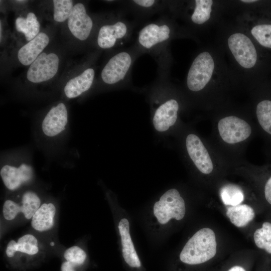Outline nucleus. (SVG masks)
Listing matches in <instances>:
<instances>
[{"instance_id": "1", "label": "nucleus", "mask_w": 271, "mask_h": 271, "mask_svg": "<svg viewBox=\"0 0 271 271\" xmlns=\"http://www.w3.org/2000/svg\"><path fill=\"white\" fill-rule=\"evenodd\" d=\"M217 44L236 82L253 86L268 77L271 55L262 51L235 21L218 24Z\"/></svg>"}, {"instance_id": "2", "label": "nucleus", "mask_w": 271, "mask_h": 271, "mask_svg": "<svg viewBox=\"0 0 271 271\" xmlns=\"http://www.w3.org/2000/svg\"><path fill=\"white\" fill-rule=\"evenodd\" d=\"M188 90L193 93L217 92L236 82L221 48L207 46L197 51L185 78Z\"/></svg>"}, {"instance_id": "3", "label": "nucleus", "mask_w": 271, "mask_h": 271, "mask_svg": "<svg viewBox=\"0 0 271 271\" xmlns=\"http://www.w3.org/2000/svg\"><path fill=\"white\" fill-rule=\"evenodd\" d=\"M176 38H196L184 26L178 25L173 18H164L145 25L140 30L137 39V49L139 52L152 55L167 71L172 62L169 49L171 41Z\"/></svg>"}, {"instance_id": "4", "label": "nucleus", "mask_w": 271, "mask_h": 271, "mask_svg": "<svg viewBox=\"0 0 271 271\" xmlns=\"http://www.w3.org/2000/svg\"><path fill=\"white\" fill-rule=\"evenodd\" d=\"M169 7L173 17L182 20L185 28L195 37L197 32L217 26L231 8L230 1L218 0L173 1Z\"/></svg>"}, {"instance_id": "5", "label": "nucleus", "mask_w": 271, "mask_h": 271, "mask_svg": "<svg viewBox=\"0 0 271 271\" xmlns=\"http://www.w3.org/2000/svg\"><path fill=\"white\" fill-rule=\"evenodd\" d=\"M217 243L214 231L203 228L187 241L180 254V259L188 264H198L213 258L216 253Z\"/></svg>"}, {"instance_id": "6", "label": "nucleus", "mask_w": 271, "mask_h": 271, "mask_svg": "<svg viewBox=\"0 0 271 271\" xmlns=\"http://www.w3.org/2000/svg\"><path fill=\"white\" fill-rule=\"evenodd\" d=\"M234 21L262 51L271 55V17L238 12Z\"/></svg>"}, {"instance_id": "7", "label": "nucleus", "mask_w": 271, "mask_h": 271, "mask_svg": "<svg viewBox=\"0 0 271 271\" xmlns=\"http://www.w3.org/2000/svg\"><path fill=\"white\" fill-rule=\"evenodd\" d=\"M140 52L122 50L111 57L102 69L101 78L106 84L113 85L129 79L131 68Z\"/></svg>"}, {"instance_id": "8", "label": "nucleus", "mask_w": 271, "mask_h": 271, "mask_svg": "<svg viewBox=\"0 0 271 271\" xmlns=\"http://www.w3.org/2000/svg\"><path fill=\"white\" fill-rule=\"evenodd\" d=\"M153 210L158 222L165 224L172 218L177 220L183 218L185 214V202L178 190L171 189L155 203Z\"/></svg>"}, {"instance_id": "9", "label": "nucleus", "mask_w": 271, "mask_h": 271, "mask_svg": "<svg viewBox=\"0 0 271 271\" xmlns=\"http://www.w3.org/2000/svg\"><path fill=\"white\" fill-rule=\"evenodd\" d=\"M132 31V25L122 18L110 24L103 25L99 30L97 43L98 46L104 49L123 44L129 38Z\"/></svg>"}, {"instance_id": "10", "label": "nucleus", "mask_w": 271, "mask_h": 271, "mask_svg": "<svg viewBox=\"0 0 271 271\" xmlns=\"http://www.w3.org/2000/svg\"><path fill=\"white\" fill-rule=\"evenodd\" d=\"M218 128L222 139L230 144L244 141L251 133L249 124L245 120L234 115L227 116L220 119Z\"/></svg>"}, {"instance_id": "11", "label": "nucleus", "mask_w": 271, "mask_h": 271, "mask_svg": "<svg viewBox=\"0 0 271 271\" xmlns=\"http://www.w3.org/2000/svg\"><path fill=\"white\" fill-rule=\"evenodd\" d=\"M59 61L56 54L42 53L30 65L27 79L33 83H40L52 78L57 72Z\"/></svg>"}, {"instance_id": "12", "label": "nucleus", "mask_w": 271, "mask_h": 271, "mask_svg": "<svg viewBox=\"0 0 271 271\" xmlns=\"http://www.w3.org/2000/svg\"><path fill=\"white\" fill-rule=\"evenodd\" d=\"M21 205L11 200H6L3 205V214L7 220H12L19 213H23L27 219L32 218L40 207L41 201L38 195L32 191L26 192L23 195Z\"/></svg>"}, {"instance_id": "13", "label": "nucleus", "mask_w": 271, "mask_h": 271, "mask_svg": "<svg viewBox=\"0 0 271 271\" xmlns=\"http://www.w3.org/2000/svg\"><path fill=\"white\" fill-rule=\"evenodd\" d=\"M93 25V21L83 4L75 5L68 19V26L73 35L80 40H85L89 36Z\"/></svg>"}, {"instance_id": "14", "label": "nucleus", "mask_w": 271, "mask_h": 271, "mask_svg": "<svg viewBox=\"0 0 271 271\" xmlns=\"http://www.w3.org/2000/svg\"><path fill=\"white\" fill-rule=\"evenodd\" d=\"M186 145L188 154L198 169L203 174H210L213 169L212 162L200 138L190 134L186 138Z\"/></svg>"}, {"instance_id": "15", "label": "nucleus", "mask_w": 271, "mask_h": 271, "mask_svg": "<svg viewBox=\"0 0 271 271\" xmlns=\"http://www.w3.org/2000/svg\"><path fill=\"white\" fill-rule=\"evenodd\" d=\"M5 186L10 190H15L22 185L30 182L33 178V170L31 166L21 164L19 168L5 165L0 172Z\"/></svg>"}, {"instance_id": "16", "label": "nucleus", "mask_w": 271, "mask_h": 271, "mask_svg": "<svg viewBox=\"0 0 271 271\" xmlns=\"http://www.w3.org/2000/svg\"><path fill=\"white\" fill-rule=\"evenodd\" d=\"M68 121L66 107L63 103L53 107L45 117L42 124L45 135L54 137L65 129Z\"/></svg>"}, {"instance_id": "17", "label": "nucleus", "mask_w": 271, "mask_h": 271, "mask_svg": "<svg viewBox=\"0 0 271 271\" xmlns=\"http://www.w3.org/2000/svg\"><path fill=\"white\" fill-rule=\"evenodd\" d=\"M179 103L171 98L162 103L155 111L153 122L156 130L164 131L174 125L177 119Z\"/></svg>"}, {"instance_id": "18", "label": "nucleus", "mask_w": 271, "mask_h": 271, "mask_svg": "<svg viewBox=\"0 0 271 271\" xmlns=\"http://www.w3.org/2000/svg\"><path fill=\"white\" fill-rule=\"evenodd\" d=\"M118 227L121 236L122 256L125 262L132 268H140L141 263L131 239L128 220L122 219Z\"/></svg>"}, {"instance_id": "19", "label": "nucleus", "mask_w": 271, "mask_h": 271, "mask_svg": "<svg viewBox=\"0 0 271 271\" xmlns=\"http://www.w3.org/2000/svg\"><path fill=\"white\" fill-rule=\"evenodd\" d=\"M49 42L48 35L44 33H40L19 50L18 58L19 61L25 66L31 65L42 53Z\"/></svg>"}, {"instance_id": "20", "label": "nucleus", "mask_w": 271, "mask_h": 271, "mask_svg": "<svg viewBox=\"0 0 271 271\" xmlns=\"http://www.w3.org/2000/svg\"><path fill=\"white\" fill-rule=\"evenodd\" d=\"M94 76V69L89 68L80 75L69 80L64 87L66 96L69 98H75L88 90L93 83Z\"/></svg>"}, {"instance_id": "21", "label": "nucleus", "mask_w": 271, "mask_h": 271, "mask_svg": "<svg viewBox=\"0 0 271 271\" xmlns=\"http://www.w3.org/2000/svg\"><path fill=\"white\" fill-rule=\"evenodd\" d=\"M56 211V207L53 203L43 204L32 218V227L40 232L51 229L54 224Z\"/></svg>"}, {"instance_id": "22", "label": "nucleus", "mask_w": 271, "mask_h": 271, "mask_svg": "<svg viewBox=\"0 0 271 271\" xmlns=\"http://www.w3.org/2000/svg\"><path fill=\"white\" fill-rule=\"evenodd\" d=\"M231 10L271 17V1H231Z\"/></svg>"}, {"instance_id": "23", "label": "nucleus", "mask_w": 271, "mask_h": 271, "mask_svg": "<svg viewBox=\"0 0 271 271\" xmlns=\"http://www.w3.org/2000/svg\"><path fill=\"white\" fill-rule=\"evenodd\" d=\"M19 251L29 255H34L39 251L37 238L30 234L19 238L16 242L12 240L7 244L6 253L9 257H13L16 252Z\"/></svg>"}, {"instance_id": "24", "label": "nucleus", "mask_w": 271, "mask_h": 271, "mask_svg": "<svg viewBox=\"0 0 271 271\" xmlns=\"http://www.w3.org/2000/svg\"><path fill=\"white\" fill-rule=\"evenodd\" d=\"M226 215L235 226L241 227L246 226L254 217L252 207L246 204H239L227 208Z\"/></svg>"}, {"instance_id": "25", "label": "nucleus", "mask_w": 271, "mask_h": 271, "mask_svg": "<svg viewBox=\"0 0 271 271\" xmlns=\"http://www.w3.org/2000/svg\"><path fill=\"white\" fill-rule=\"evenodd\" d=\"M15 24L17 30L23 33L28 41L34 39L39 34L40 23L33 13H28L26 18L18 17Z\"/></svg>"}, {"instance_id": "26", "label": "nucleus", "mask_w": 271, "mask_h": 271, "mask_svg": "<svg viewBox=\"0 0 271 271\" xmlns=\"http://www.w3.org/2000/svg\"><path fill=\"white\" fill-rule=\"evenodd\" d=\"M255 113L261 127L271 134V98H261L256 103Z\"/></svg>"}, {"instance_id": "27", "label": "nucleus", "mask_w": 271, "mask_h": 271, "mask_svg": "<svg viewBox=\"0 0 271 271\" xmlns=\"http://www.w3.org/2000/svg\"><path fill=\"white\" fill-rule=\"evenodd\" d=\"M220 196L225 205L231 206L239 205L244 199L241 189L232 184L226 185L221 188Z\"/></svg>"}, {"instance_id": "28", "label": "nucleus", "mask_w": 271, "mask_h": 271, "mask_svg": "<svg viewBox=\"0 0 271 271\" xmlns=\"http://www.w3.org/2000/svg\"><path fill=\"white\" fill-rule=\"evenodd\" d=\"M256 245L271 254V223L265 222L262 227L256 229L253 235Z\"/></svg>"}, {"instance_id": "29", "label": "nucleus", "mask_w": 271, "mask_h": 271, "mask_svg": "<svg viewBox=\"0 0 271 271\" xmlns=\"http://www.w3.org/2000/svg\"><path fill=\"white\" fill-rule=\"evenodd\" d=\"M53 17L55 21L64 22L68 19L72 11L73 1L71 0H54Z\"/></svg>"}, {"instance_id": "30", "label": "nucleus", "mask_w": 271, "mask_h": 271, "mask_svg": "<svg viewBox=\"0 0 271 271\" xmlns=\"http://www.w3.org/2000/svg\"><path fill=\"white\" fill-rule=\"evenodd\" d=\"M64 257L66 261L78 266L83 264L86 258V254L79 246H73L65 251Z\"/></svg>"}, {"instance_id": "31", "label": "nucleus", "mask_w": 271, "mask_h": 271, "mask_svg": "<svg viewBox=\"0 0 271 271\" xmlns=\"http://www.w3.org/2000/svg\"><path fill=\"white\" fill-rule=\"evenodd\" d=\"M130 4L135 10L147 11L157 10L159 2L155 0H134L129 2Z\"/></svg>"}, {"instance_id": "32", "label": "nucleus", "mask_w": 271, "mask_h": 271, "mask_svg": "<svg viewBox=\"0 0 271 271\" xmlns=\"http://www.w3.org/2000/svg\"><path fill=\"white\" fill-rule=\"evenodd\" d=\"M264 195L266 201L271 204V176L265 183L264 186Z\"/></svg>"}, {"instance_id": "33", "label": "nucleus", "mask_w": 271, "mask_h": 271, "mask_svg": "<svg viewBox=\"0 0 271 271\" xmlns=\"http://www.w3.org/2000/svg\"><path fill=\"white\" fill-rule=\"evenodd\" d=\"M77 267L75 264L68 261L62 263L61 266V271H75L74 268Z\"/></svg>"}, {"instance_id": "34", "label": "nucleus", "mask_w": 271, "mask_h": 271, "mask_svg": "<svg viewBox=\"0 0 271 271\" xmlns=\"http://www.w3.org/2000/svg\"><path fill=\"white\" fill-rule=\"evenodd\" d=\"M228 271H245V270L241 266H234L231 267Z\"/></svg>"}, {"instance_id": "35", "label": "nucleus", "mask_w": 271, "mask_h": 271, "mask_svg": "<svg viewBox=\"0 0 271 271\" xmlns=\"http://www.w3.org/2000/svg\"><path fill=\"white\" fill-rule=\"evenodd\" d=\"M0 24H1V25H0V26H1V27H0V30H1V31H1L0 34H1V35H1V39H2V23H1H1H0Z\"/></svg>"}, {"instance_id": "36", "label": "nucleus", "mask_w": 271, "mask_h": 271, "mask_svg": "<svg viewBox=\"0 0 271 271\" xmlns=\"http://www.w3.org/2000/svg\"><path fill=\"white\" fill-rule=\"evenodd\" d=\"M16 2H17V3H24V2H26L27 1H15Z\"/></svg>"}]
</instances>
